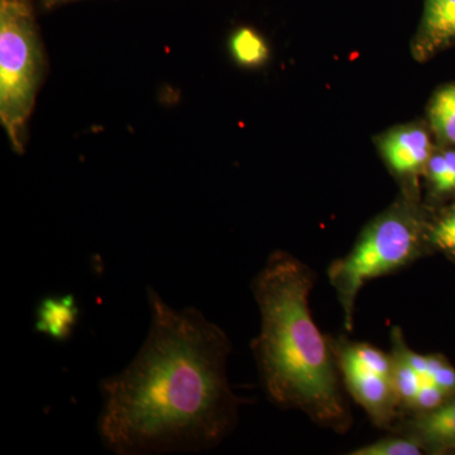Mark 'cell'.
Instances as JSON below:
<instances>
[{
    "label": "cell",
    "instance_id": "9",
    "mask_svg": "<svg viewBox=\"0 0 455 455\" xmlns=\"http://www.w3.org/2000/svg\"><path fill=\"white\" fill-rule=\"evenodd\" d=\"M79 314L74 295L47 296L42 299L36 310V331L64 343L73 335Z\"/></svg>",
    "mask_w": 455,
    "mask_h": 455
},
{
    "label": "cell",
    "instance_id": "5",
    "mask_svg": "<svg viewBox=\"0 0 455 455\" xmlns=\"http://www.w3.org/2000/svg\"><path fill=\"white\" fill-rule=\"evenodd\" d=\"M350 396L366 410L379 429L391 430L400 418L401 403L392 379L352 364H338Z\"/></svg>",
    "mask_w": 455,
    "mask_h": 455
},
{
    "label": "cell",
    "instance_id": "8",
    "mask_svg": "<svg viewBox=\"0 0 455 455\" xmlns=\"http://www.w3.org/2000/svg\"><path fill=\"white\" fill-rule=\"evenodd\" d=\"M455 42V0H425L424 16L414 44L419 59H427Z\"/></svg>",
    "mask_w": 455,
    "mask_h": 455
},
{
    "label": "cell",
    "instance_id": "3",
    "mask_svg": "<svg viewBox=\"0 0 455 455\" xmlns=\"http://www.w3.org/2000/svg\"><path fill=\"white\" fill-rule=\"evenodd\" d=\"M427 245H430L427 224L414 203L403 200L376 218L347 256L331 263L328 277L343 309L347 331H353L362 287L373 278L406 267L421 257Z\"/></svg>",
    "mask_w": 455,
    "mask_h": 455
},
{
    "label": "cell",
    "instance_id": "13",
    "mask_svg": "<svg viewBox=\"0 0 455 455\" xmlns=\"http://www.w3.org/2000/svg\"><path fill=\"white\" fill-rule=\"evenodd\" d=\"M394 361V370H392V383H394L395 390L400 398L401 412L410 405L416 394L423 386L424 377L416 372L414 368L410 367L403 359L397 355H391ZM400 412V414H401Z\"/></svg>",
    "mask_w": 455,
    "mask_h": 455
},
{
    "label": "cell",
    "instance_id": "10",
    "mask_svg": "<svg viewBox=\"0 0 455 455\" xmlns=\"http://www.w3.org/2000/svg\"><path fill=\"white\" fill-rule=\"evenodd\" d=\"M331 349H333L335 361L338 364H352L362 370L382 374L392 379L394 361L391 355H386L381 349L367 343H355L347 340L346 338H329Z\"/></svg>",
    "mask_w": 455,
    "mask_h": 455
},
{
    "label": "cell",
    "instance_id": "11",
    "mask_svg": "<svg viewBox=\"0 0 455 455\" xmlns=\"http://www.w3.org/2000/svg\"><path fill=\"white\" fill-rule=\"evenodd\" d=\"M431 128L443 142L455 145V84L443 86L431 99Z\"/></svg>",
    "mask_w": 455,
    "mask_h": 455
},
{
    "label": "cell",
    "instance_id": "18",
    "mask_svg": "<svg viewBox=\"0 0 455 455\" xmlns=\"http://www.w3.org/2000/svg\"><path fill=\"white\" fill-rule=\"evenodd\" d=\"M425 170H427V178H429L434 188L438 193H448V167L444 151L431 155Z\"/></svg>",
    "mask_w": 455,
    "mask_h": 455
},
{
    "label": "cell",
    "instance_id": "7",
    "mask_svg": "<svg viewBox=\"0 0 455 455\" xmlns=\"http://www.w3.org/2000/svg\"><path fill=\"white\" fill-rule=\"evenodd\" d=\"M382 154L391 169L400 175H415L425 170L433 155L430 137L420 127H403L382 140Z\"/></svg>",
    "mask_w": 455,
    "mask_h": 455
},
{
    "label": "cell",
    "instance_id": "6",
    "mask_svg": "<svg viewBox=\"0 0 455 455\" xmlns=\"http://www.w3.org/2000/svg\"><path fill=\"white\" fill-rule=\"evenodd\" d=\"M391 431L414 440L427 453L439 454L453 451L455 395L433 411L400 416Z\"/></svg>",
    "mask_w": 455,
    "mask_h": 455
},
{
    "label": "cell",
    "instance_id": "16",
    "mask_svg": "<svg viewBox=\"0 0 455 455\" xmlns=\"http://www.w3.org/2000/svg\"><path fill=\"white\" fill-rule=\"evenodd\" d=\"M449 397H451V395L443 391L442 388L438 387L435 383L431 382L430 379H425L423 386L416 394L414 400L401 412L400 416L424 414V412L433 411V410L442 406Z\"/></svg>",
    "mask_w": 455,
    "mask_h": 455
},
{
    "label": "cell",
    "instance_id": "15",
    "mask_svg": "<svg viewBox=\"0 0 455 455\" xmlns=\"http://www.w3.org/2000/svg\"><path fill=\"white\" fill-rule=\"evenodd\" d=\"M431 247L455 256V206L427 226Z\"/></svg>",
    "mask_w": 455,
    "mask_h": 455
},
{
    "label": "cell",
    "instance_id": "12",
    "mask_svg": "<svg viewBox=\"0 0 455 455\" xmlns=\"http://www.w3.org/2000/svg\"><path fill=\"white\" fill-rule=\"evenodd\" d=\"M230 50L236 61L245 66L263 64L268 57L267 44L252 28L238 29L230 40Z\"/></svg>",
    "mask_w": 455,
    "mask_h": 455
},
{
    "label": "cell",
    "instance_id": "1",
    "mask_svg": "<svg viewBox=\"0 0 455 455\" xmlns=\"http://www.w3.org/2000/svg\"><path fill=\"white\" fill-rule=\"evenodd\" d=\"M151 313L139 355L100 382L98 434L116 455L190 453L218 447L239 421L226 331L196 307L178 310L147 287Z\"/></svg>",
    "mask_w": 455,
    "mask_h": 455
},
{
    "label": "cell",
    "instance_id": "19",
    "mask_svg": "<svg viewBox=\"0 0 455 455\" xmlns=\"http://www.w3.org/2000/svg\"><path fill=\"white\" fill-rule=\"evenodd\" d=\"M445 161H447L448 167V185L447 190H455V151L454 149H448L444 151Z\"/></svg>",
    "mask_w": 455,
    "mask_h": 455
},
{
    "label": "cell",
    "instance_id": "2",
    "mask_svg": "<svg viewBox=\"0 0 455 455\" xmlns=\"http://www.w3.org/2000/svg\"><path fill=\"white\" fill-rule=\"evenodd\" d=\"M315 280V272L292 254L276 251L268 257L251 283L260 314L251 348L260 385L275 406L298 410L319 427L344 434L353 416L329 338L311 315Z\"/></svg>",
    "mask_w": 455,
    "mask_h": 455
},
{
    "label": "cell",
    "instance_id": "14",
    "mask_svg": "<svg viewBox=\"0 0 455 455\" xmlns=\"http://www.w3.org/2000/svg\"><path fill=\"white\" fill-rule=\"evenodd\" d=\"M424 449L406 436L394 434L392 436L377 440L372 444L364 445L353 451L352 455H420Z\"/></svg>",
    "mask_w": 455,
    "mask_h": 455
},
{
    "label": "cell",
    "instance_id": "4",
    "mask_svg": "<svg viewBox=\"0 0 455 455\" xmlns=\"http://www.w3.org/2000/svg\"><path fill=\"white\" fill-rule=\"evenodd\" d=\"M44 68L40 36L28 2L0 0V119L20 152Z\"/></svg>",
    "mask_w": 455,
    "mask_h": 455
},
{
    "label": "cell",
    "instance_id": "17",
    "mask_svg": "<svg viewBox=\"0 0 455 455\" xmlns=\"http://www.w3.org/2000/svg\"><path fill=\"white\" fill-rule=\"evenodd\" d=\"M427 373L425 379L435 383L443 391L453 396L455 395V370L440 355H427Z\"/></svg>",
    "mask_w": 455,
    "mask_h": 455
},
{
    "label": "cell",
    "instance_id": "20",
    "mask_svg": "<svg viewBox=\"0 0 455 455\" xmlns=\"http://www.w3.org/2000/svg\"><path fill=\"white\" fill-rule=\"evenodd\" d=\"M70 2H75V0H42V4L44 8H53Z\"/></svg>",
    "mask_w": 455,
    "mask_h": 455
}]
</instances>
